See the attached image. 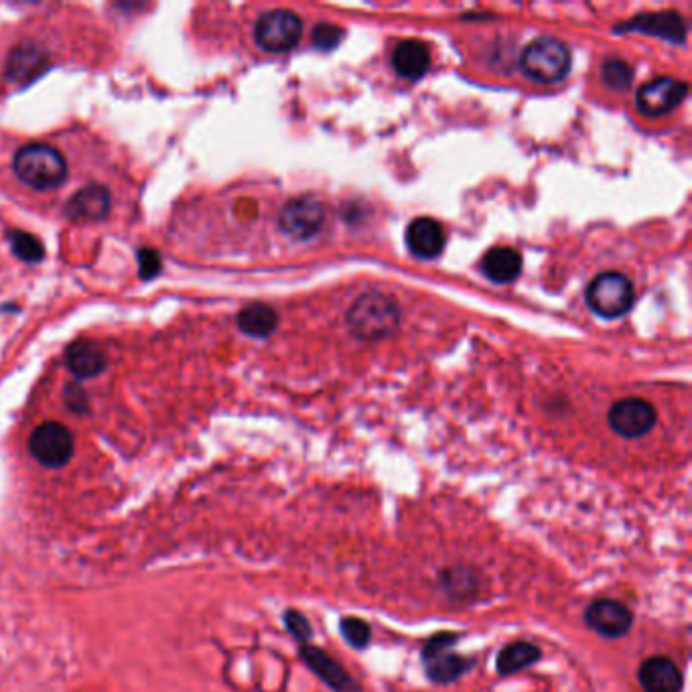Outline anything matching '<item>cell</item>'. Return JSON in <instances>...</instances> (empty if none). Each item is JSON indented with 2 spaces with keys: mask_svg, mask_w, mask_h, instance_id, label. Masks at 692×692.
<instances>
[{
  "mask_svg": "<svg viewBox=\"0 0 692 692\" xmlns=\"http://www.w3.org/2000/svg\"><path fill=\"white\" fill-rule=\"evenodd\" d=\"M459 632L443 630L427 638L421 648V666L425 678L435 686H449L467 676L475 666V656H463L455 648L461 642Z\"/></svg>",
  "mask_w": 692,
  "mask_h": 692,
  "instance_id": "1",
  "label": "cell"
},
{
  "mask_svg": "<svg viewBox=\"0 0 692 692\" xmlns=\"http://www.w3.org/2000/svg\"><path fill=\"white\" fill-rule=\"evenodd\" d=\"M354 337L362 341H382L400 327V307L386 293H364L345 315Z\"/></svg>",
  "mask_w": 692,
  "mask_h": 692,
  "instance_id": "2",
  "label": "cell"
},
{
  "mask_svg": "<svg viewBox=\"0 0 692 692\" xmlns=\"http://www.w3.org/2000/svg\"><path fill=\"white\" fill-rule=\"evenodd\" d=\"M13 171L31 189L51 191L65 183L67 161L59 149L45 143H29L15 153Z\"/></svg>",
  "mask_w": 692,
  "mask_h": 692,
  "instance_id": "3",
  "label": "cell"
},
{
  "mask_svg": "<svg viewBox=\"0 0 692 692\" xmlns=\"http://www.w3.org/2000/svg\"><path fill=\"white\" fill-rule=\"evenodd\" d=\"M573 55L565 41L557 37H536L520 55V69L538 84H557L571 72Z\"/></svg>",
  "mask_w": 692,
  "mask_h": 692,
  "instance_id": "4",
  "label": "cell"
},
{
  "mask_svg": "<svg viewBox=\"0 0 692 692\" xmlns=\"http://www.w3.org/2000/svg\"><path fill=\"white\" fill-rule=\"evenodd\" d=\"M587 305L603 319H617L630 313L636 301L632 281L621 272H601L591 281L585 293Z\"/></svg>",
  "mask_w": 692,
  "mask_h": 692,
  "instance_id": "5",
  "label": "cell"
},
{
  "mask_svg": "<svg viewBox=\"0 0 692 692\" xmlns=\"http://www.w3.org/2000/svg\"><path fill=\"white\" fill-rule=\"evenodd\" d=\"M29 453L45 469H63L74 459L76 441L63 423L47 421L31 433Z\"/></svg>",
  "mask_w": 692,
  "mask_h": 692,
  "instance_id": "6",
  "label": "cell"
},
{
  "mask_svg": "<svg viewBox=\"0 0 692 692\" xmlns=\"http://www.w3.org/2000/svg\"><path fill=\"white\" fill-rule=\"evenodd\" d=\"M585 626L607 642H615L626 638L634 628V609L624 601L611 597L593 599L583 611Z\"/></svg>",
  "mask_w": 692,
  "mask_h": 692,
  "instance_id": "7",
  "label": "cell"
},
{
  "mask_svg": "<svg viewBox=\"0 0 692 692\" xmlns=\"http://www.w3.org/2000/svg\"><path fill=\"white\" fill-rule=\"evenodd\" d=\"M303 35V21L297 13L276 9L258 17L254 25V41L262 51L285 53L297 47Z\"/></svg>",
  "mask_w": 692,
  "mask_h": 692,
  "instance_id": "8",
  "label": "cell"
},
{
  "mask_svg": "<svg viewBox=\"0 0 692 692\" xmlns=\"http://www.w3.org/2000/svg\"><path fill=\"white\" fill-rule=\"evenodd\" d=\"M607 423L619 437L642 439L658 425V412L644 398H624L611 404L607 412Z\"/></svg>",
  "mask_w": 692,
  "mask_h": 692,
  "instance_id": "9",
  "label": "cell"
},
{
  "mask_svg": "<svg viewBox=\"0 0 692 692\" xmlns=\"http://www.w3.org/2000/svg\"><path fill=\"white\" fill-rule=\"evenodd\" d=\"M325 218V205L313 195H303L291 199L283 207L279 214V228L293 240H311L321 232Z\"/></svg>",
  "mask_w": 692,
  "mask_h": 692,
  "instance_id": "10",
  "label": "cell"
},
{
  "mask_svg": "<svg viewBox=\"0 0 692 692\" xmlns=\"http://www.w3.org/2000/svg\"><path fill=\"white\" fill-rule=\"evenodd\" d=\"M299 660L331 690V692H362V684L345 670L323 648L313 644L299 646Z\"/></svg>",
  "mask_w": 692,
  "mask_h": 692,
  "instance_id": "11",
  "label": "cell"
},
{
  "mask_svg": "<svg viewBox=\"0 0 692 692\" xmlns=\"http://www.w3.org/2000/svg\"><path fill=\"white\" fill-rule=\"evenodd\" d=\"M439 589L455 603H477L488 589V579L477 567L451 565L443 567L437 575Z\"/></svg>",
  "mask_w": 692,
  "mask_h": 692,
  "instance_id": "12",
  "label": "cell"
},
{
  "mask_svg": "<svg viewBox=\"0 0 692 692\" xmlns=\"http://www.w3.org/2000/svg\"><path fill=\"white\" fill-rule=\"evenodd\" d=\"M686 94V82L674 78H658L638 90L636 104L644 116L658 118L672 112L686 98Z\"/></svg>",
  "mask_w": 692,
  "mask_h": 692,
  "instance_id": "13",
  "label": "cell"
},
{
  "mask_svg": "<svg viewBox=\"0 0 692 692\" xmlns=\"http://www.w3.org/2000/svg\"><path fill=\"white\" fill-rule=\"evenodd\" d=\"M49 67V53L43 47L35 43H21L11 51L7 59L5 76L11 84L29 86L35 80H39Z\"/></svg>",
  "mask_w": 692,
  "mask_h": 692,
  "instance_id": "14",
  "label": "cell"
},
{
  "mask_svg": "<svg viewBox=\"0 0 692 692\" xmlns=\"http://www.w3.org/2000/svg\"><path fill=\"white\" fill-rule=\"evenodd\" d=\"M112 210L110 189L98 183L76 191L65 203V218L72 222H100Z\"/></svg>",
  "mask_w": 692,
  "mask_h": 692,
  "instance_id": "15",
  "label": "cell"
},
{
  "mask_svg": "<svg viewBox=\"0 0 692 692\" xmlns=\"http://www.w3.org/2000/svg\"><path fill=\"white\" fill-rule=\"evenodd\" d=\"M638 682L644 692H682L684 676L668 656H650L638 666Z\"/></svg>",
  "mask_w": 692,
  "mask_h": 692,
  "instance_id": "16",
  "label": "cell"
},
{
  "mask_svg": "<svg viewBox=\"0 0 692 692\" xmlns=\"http://www.w3.org/2000/svg\"><path fill=\"white\" fill-rule=\"evenodd\" d=\"M447 244L445 228L433 218H417L406 228L408 250L423 260H435L443 254Z\"/></svg>",
  "mask_w": 692,
  "mask_h": 692,
  "instance_id": "17",
  "label": "cell"
},
{
  "mask_svg": "<svg viewBox=\"0 0 692 692\" xmlns=\"http://www.w3.org/2000/svg\"><path fill=\"white\" fill-rule=\"evenodd\" d=\"M65 366L78 380H92L106 370L108 358L96 341L76 339L67 345Z\"/></svg>",
  "mask_w": 692,
  "mask_h": 692,
  "instance_id": "18",
  "label": "cell"
},
{
  "mask_svg": "<svg viewBox=\"0 0 692 692\" xmlns=\"http://www.w3.org/2000/svg\"><path fill=\"white\" fill-rule=\"evenodd\" d=\"M615 31H638L646 35L660 37L670 43H684L686 39V23L678 13L664 11V13H650V15H638L634 21L615 27Z\"/></svg>",
  "mask_w": 692,
  "mask_h": 692,
  "instance_id": "19",
  "label": "cell"
},
{
  "mask_svg": "<svg viewBox=\"0 0 692 692\" xmlns=\"http://www.w3.org/2000/svg\"><path fill=\"white\" fill-rule=\"evenodd\" d=\"M392 65L400 78L410 82L421 80L431 67L429 45L419 39H406L398 43L392 53Z\"/></svg>",
  "mask_w": 692,
  "mask_h": 692,
  "instance_id": "20",
  "label": "cell"
},
{
  "mask_svg": "<svg viewBox=\"0 0 692 692\" xmlns=\"http://www.w3.org/2000/svg\"><path fill=\"white\" fill-rule=\"evenodd\" d=\"M542 648L528 640H514L506 644L496 656V672L500 678L516 676L542 660Z\"/></svg>",
  "mask_w": 692,
  "mask_h": 692,
  "instance_id": "21",
  "label": "cell"
},
{
  "mask_svg": "<svg viewBox=\"0 0 692 692\" xmlns=\"http://www.w3.org/2000/svg\"><path fill=\"white\" fill-rule=\"evenodd\" d=\"M481 270L492 283H514L522 272V254L508 246H496L481 258Z\"/></svg>",
  "mask_w": 692,
  "mask_h": 692,
  "instance_id": "22",
  "label": "cell"
},
{
  "mask_svg": "<svg viewBox=\"0 0 692 692\" xmlns=\"http://www.w3.org/2000/svg\"><path fill=\"white\" fill-rule=\"evenodd\" d=\"M236 323H238V329L246 333L248 337L266 339L276 331V325H279V313L266 303H252V305H246L238 313Z\"/></svg>",
  "mask_w": 692,
  "mask_h": 692,
  "instance_id": "23",
  "label": "cell"
},
{
  "mask_svg": "<svg viewBox=\"0 0 692 692\" xmlns=\"http://www.w3.org/2000/svg\"><path fill=\"white\" fill-rule=\"evenodd\" d=\"M339 636L350 648L362 652L372 644V626L358 615H343L339 619Z\"/></svg>",
  "mask_w": 692,
  "mask_h": 692,
  "instance_id": "24",
  "label": "cell"
},
{
  "mask_svg": "<svg viewBox=\"0 0 692 692\" xmlns=\"http://www.w3.org/2000/svg\"><path fill=\"white\" fill-rule=\"evenodd\" d=\"M7 238H9L13 254L19 260H23L27 264H37L45 258V246L35 234H29L23 230H11L7 234Z\"/></svg>",
  "mask_w": 692,
  "mask_h": 692,
  "instance_id": "25",
  "label": "cell"
},
{
  "mask_svg": "<svg viewBox=\"0 0 692 692\" xmlns=\"http://www.w3.org/2000/svg\"><path fill=\"white\" fill-rule=\"evenodd\" d=\"M283 626L289 632V636L299 644H311V640L315 638V630L311 626V621L305 613H301L295 607H287L283 611Z\"/></svg>",
  "mask_w": 692,
  "mask_h": 692,
  "instance_id": "26",
  "label": "cell"
},
{
  "mask_svg": "<svg viewBox=\"0 0 692 692\" xmlns=\"http://www.w3.org/2000/svg\"><path fill=\"white\" fill-rule=\"evenodd\" d=\"M634 80V67L624 59H607L603 65V82L613 90H628Z\"/></svg>",
  "mask_w": 692,
  "mask_h": 692,
  "instance_id": "27",
  "label": "cell"
},
{
  "mask_svg": "<svg viewBox=\"0 0 692 692\" xmlns=\"http://www.w3.org/2000/svg\"><path fill=\"white\" fill-rule=\"evenodd\" d=\"M345 39V31L333 23H321L313 29L311 33V43L313 47L321 49V51H331L337 49L341 45V41Z\"/></svg>",
  "mask_w": 692,
  "mask_h": 692,
  "instance_id": "28",
  "label": "cell"
},
{
  "mask_svg": "<svg viewBox=\"0 0 692 692\" xmlns=\"http://www.w3.org/2000/svg\"><path fill=\"white\" fill-rule=\"evenodd\" d=\"M63 402L67 410H72L74 414H78V417H84V414L90 412V396L80 382H72L65 386Z\"/></svg>",
  "mask_w": 692,
  "mask_h": 692,
  "instance_id": "29",
  "label": "cell"
},
{
  "mask_svg": "<svg viewBox=\"0 0 692 692\" xmlns=\"http://www.w3.org/2000/svg\"><path fill=\"white\" fill-rule=\"evenodd\" d=\"M138 260V274H141L143 281H151L163 270V260L161 254L155 248H141L136 254Z\"/></svg>",
  "mask_w": 692,
  "mask_h": 692,
  "instance_id": "30",
  "label": "cell"
}]
</instances>
